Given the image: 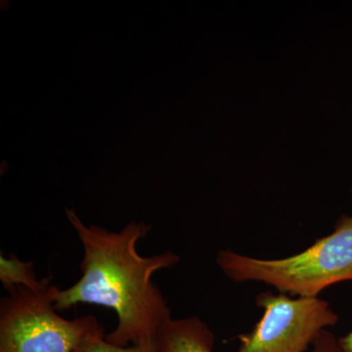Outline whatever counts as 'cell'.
Instances as JSON below:
<instances>
[{
  "instance_id": "cell-1",
  "label": "cell",
  "mask_w": 352,
  "mask_h": 352,
  "mask_svg": "<svg viewBox=\"0 0 352 352\" xmlns=\"http://www.w3.org/2000/svg\"><path fill=\"white\" fill-rule=\"evenodd\" d=\"M69 223L83 248L82 277L68 289L58 291L59 311L80 303L115 310L118 325L105 339L120 346L153 347L162 326L171 317L168 302L153 281L155 273L179 263L171 251L153 256L138 252L139 241L151 226L131 222L119 232L87 226L74 210H66Z\"/></svg>"
},
{
  "instance_id": "cell-2",
  "label": "cell",
  "mask_w": 352,
  "mask_h": 352,
  "mask_svg": "<svg viewBox=\"0 0 352 352\" xmlns=\"http://www.w3.org/2000/svg\"><path fill=\"white\" fill-rule=\"evenodd\" d=\"M217 263L236 283L258 282L285 295L319 298L324 289L352 281V214H342L332 232L298 254L259 258L226 249L219 252Z\"/></svg>"
},
{
  "instance_id": "cell-3",
  "label": "cell",
  "mask_w": 352,
  "mask_h": 352,
  "mask_svg": "<svg viewBox=\"0 0 352 352\" xmlns=\"http://www.w3.org/2000/svg\"><path fill=\"white\" fill-rule=\"evenodd\" d=\"M59 288L16 287L0 305V352H74L83 340L103 330L94 315L67 320L57 314Z\"/></svg>"
},
{
  "instance_id": "cell-4",
  "label": "cell",
  "mask_w": 352,
  "mask_h": 352,
  "mask_svg": "<svg viewBox=\"0 0 352 352\" xmlns=\"http://www.w3.org/2000/svg\"><path fill=\"white\" fill-rule=\"evenodd\" d=\"M263 315L239 336L236 352H305L323 331L339 322L327 300L263 292L256 298Z\"/></svg>"
},
{
  "instance_id": "cell-5",
  "label": "cell",
  "mask_w": 352,
  "mask_h": 352,
  "mask_svg": "<svg viewBox=\"0 0 352 352\" xmlns=\"http://www.w3.org/2000/svg\"><path fill=\"white\" fill-rule=\"evenodd\" d=\"M214 336L199 317L170 318L160 329L155 352H214Z\"/></svg>"
},
{
  "instance_id": "cell-6",
  "label": "cell",
  "mask_w": 352,
  "mask_h": 352,
  "mask_svg": "<svg viewBox=\"0 0 352 352\" xmlns=\"http://www.w3.org/2000/svg\"><path fill=\"white\" fill-rule=\"evenodd\" d=\"M50 278L38 280L32 261H23L15 254L9 258L0 256V281L7 291L16 287H25L31 289L43 288Z\"/></svg>"
},
{
  "instance_id": "cell-7",
  "label": "cell",
  "mask_w": 352,
  "mask_h": 352,
  "mask_svg": "<svg viewBox=\"0 0 352 352\" xmlns=\"http://www.w3.org/2000/svg\"><path fill=\"white\" fill-rule=\"evenodd\" d=\"M74 352H155L154 346H120L105 339L103 330L92 333L83 340Z\"/></svg>"
},
{
  "instance_id": "cell-8",
  "label": "cell",
  "mask_w": 352,
  "mask_h": 352,
  "mask_svg": "<svg viewBox=\"0 0 352 352\" xmlns=\"http://www.w3.org/2000/svg\"><path fill=\"white\" fill-rule=\"evenodd\" d=\"M311 352H344L340 346L339 338L329 330L323 331L311 347Z\"/></svg>"
},
{
  "instance_id": "cell-9",
  "label": "cell",
  "mask_w": 352,
  "mask_h": 352,
  "mask_svg": "<svg viewBox=\"0 0 352 352\" xmlns=\"http://www.w3.org/2000/svg\"><path fill=\"white\" fill-rule=\"evenodd\" d=\"M340 346L344 352H352V330L344 337L339 338Z\"/></svg>"
}]
</instances>
